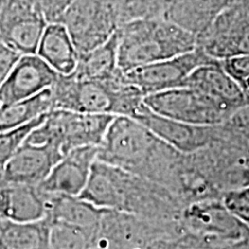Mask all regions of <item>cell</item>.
<instances>
[{"label": "cell", "mask_w": 249, "mask_h": 249, "mask_svg": "<svg viewBox=\"0 0 249 249\" xmlns=\"http://www.w3.org/2000/svg\"><path fill=\"white\" fill-rule=\"evenodd\" d=\"M20 57L21 54H18V52L13 51L0 42V86L4 82L6 76L8 75V73L12 71V68L17 64Z\"/></svg>", "instance_id": "obj_29"}, {"label": "cell", "mask_w": 249, "mask_h": 249, "mask_svg": "<svg viewBox=\"0 0 249 249\" xmlns=\"http://www.w3.org/2000/svg\"><path fill=\"white\" fill-rule=\"evenodd\" d=\"M81 53L107 42L124 24L123 0H74L59 20Z\"/></svg>", "instance_id": "obj_7"}, {"label": "cell", "mask_w": 249, "mask_h": 249, "mask_svg": "<svg viewBox=\"0 0 249 249\" xmlns=\"http://www.w3.org/2000/svg\"><path fill=\"white\" fill-rule=\"evenodd\" d=\"M79 197L101 209L134 214L164 225L178 224L185 208L163 186L97 160Z\"/></svg>", "instance_id": "obj_1"}, {"label": "cell", "mask_w": 249, "mask_h": 249, "mask_svg": "<svg viewBox=\"0 0 249 249\" xmlns=\"http://www.w3.org/2000/svg\"><path fill=\"white\" fill-rule=\"evenodd\" d=\"M198 48L214 60L249 54V0H239L196 36Z\"/></svg>", "instance_id": "obj_9"}, {"label": "cell", "mask_w": 249, "mask_h": 249, "mask_svg": "<svg viewBox=\"0 0 249 249\" xmlns=\"http://www.w3.org/2000/svg\"><path fill=\"white\" fill-rule=\"evenodd\" d=\"M182 234L220 248H238L249 241V230L227 210L222 198L187 204L179 218Z\"/></svg>", "instance_id": "obj_6"}, {"label": "cell", "mask_w": 249, "mask_h": 249, "mask_svg": "<svg viewBox=\"0 0 249 249\" xmlns=\"http://www.w3.org/2000/svg\"><path fill=\"white\" fill-rule=\"evenodd\" d=\"M48 21L27 0L0 5V42L18 54H36Z\"/></svg>", "instance_id": "obj_11"}, {"label": "cell", "mask_w": 249, "mask_h": 249, "mask_svg": "<svg viewBox=\"0 0 249 249\" xmlns=\"http://www.w3.org/2000/svg\"><path fill=\"white\" fill-rule=\"evenodd\" d=\"M44 197L46 201L45 218L49 222L71 224L82 229L92 230L97 225L103 211L105 210L95 207L79 196L44 195Z\"/></svg>", "instance_id": "obj_20"}, {"label": "cell", "mask_w": 249, "mask_h": 249, "mask_svg": "<svg viewBox=\"0 0 249 249\" xmlns=\"http://www.w3.org/2000/svg\"><path fill=\"white\" fill-rule=\"evenodd\" d=\"M118 35L117 33L107 42L86 53L79 54L75 70L71 74L79 79L112 80L118 76Z\"/></svg>", "instance_id": "obj_21"}, {"label": "cell", "mask_w": 249, "mask_h": 249, "mask_svg": "<svg viewBox=\"0 0 249 249\" xmlns=\"http://www.w3.org/2000/svg\"><path fill=\"white\" fill-rule=\"evenodd\" d=\"M61 158L54 149L48 145L23 142L6 165L0 180L18 185L38 186Z\"/></svg>", "instance_id": "obj_15"}, {"label": "cell", "mask_w": 249, "mask_h": 249, "mask_svg": "<svg viewBox=\"0 0 249 249\" xmlns=\"http://www.w3.org/2000/svg\"><path fill=\"white\" fill-rule=\"evenodd\" d=\"M113 116L91 114L68 110H52L24 142L48 145L61 157L82 147H99Z\"/></svg>", "instance_id": "obj_5"}, {"label": "cell", "mask_w": 249, "mask_h": 249, "mask_svg": "<svg viewBox=\"0 0 249 249\" xmlns=\"http://www.w3.org/2000/svg\"><path fill=\"white\" fill-rule=\"evenodd\" d=\"M51 90L53 110L133 118L144 104L143 93L124 80L121 71L107 81L59 74Z\"/></svg>", "instance_id": "obj_3"}, {"label": "cell", "mask_w": 249, "mask_h": 249, "mask_svg": "<svg viewBox=\"0 0 249 249\" xmlns=\"http://www.w3.org/2000/svg\"><path fill=\"white\" fill-rule=\"evenodd\" d=\"M171 0H123L124 24L135 20L164 18Z\"/></svg>", "instance_id": "obj_25"}, {"label": "cell", "mask_w": 249, "mask_h": 249, "mask_svg": "<svg viewBox=\"0 0 249 249\" xmlns=\"http://www.w3.org/2000/svg\"><path fill=\"white\" fill-rule=\"evenodd\" d=\"M183 156L134 118L118 116L99 144L97 160L163 186L177 196Z\"/></svg>", "instance_id": "obj_2"}, {"label": "cell", "mask_w": 249, "mask_h": 249, "mask_svg": "<svg viewBox=\"0 0 249 249\" xmlns=\"http://www.w3.org/2000/svg\"><path fill=\"white\" fill-rule=\"evenodd\" d=\"M117 35L118 68L124 73L196 49V36L164 18L130 21Z\"/></svg>", "instance_id": "obj_4"}, {"label": "cell", "mask_w": 249, "mask_h": 249, "mask_svg": "<svg viewBox=\"0 0 249 249\" xmlns=\"http://www.w3.org/2000/svg\"><path fill=\"white\" fill-rule=\"evenodd\" d=\"M185 87L204 92L231 116L240 108L249 107L244 90L223 70L219 61L196 68L188 76Z\"/></svg>", "instance_id": "obj_16"}, {"label": "cell", "mask_w": 249, "mask_h": 249, "mask_svg": "<svg viewBox=\"0 0 249 249\" xmlns=\"http://www.w3.org/2000/svg\"><path fill=\"white\" fill-rule=\"evenodd\" d=\"M161 141L185 155L209 145L217 135V126H194L165 118L152 112L144 104L133 117Z\"/></svg>", "instance_id": "obj_12"}, {"label": "cell", "mask_w": 249, "mask_h": 249, "mask_svg": "<svg viewBox=\"0 0 249 249\" xmlns=\"http://www.w3.org/2000/svg\"><path fill=\"white\" fill-rule=\"evenodd\" d=\"M45 217L46 201L38 187L0 180V218L17 223H31Z\"/></svg>", "instance_id": "obj_17"}, {"label": "cell", "mask_w": 249, "mask_h": 249, "mask_svg": "<svg viewBox=\"0 0 249 249\" xmlns=\"http://www.w3.org/2000/svg\"><path fill=\"white\" fill-rule=\"evenodd\" d=\"M59 74L37 54L18 58L0 86V104H12L51 88Z\"/></svg>", "instance_id": "obj_13"}, {"label": "cell", "mask_w": 249, "mask_h": 249, "mask_svg": "<svg viewBox=\"0 0 249 249\" xmlns=\"http://www.w3.org/2000/svg\"><path fill=\"white\" fill-rule=\"evenodd\" d=\"M48 249H89L91 230L49 222Z\"/></svg>", "instance_id": "obj_23"}, {"label": "cell", "mask_w": 249, "mask_h": 249, "mask_svg": "<svg viewBox=\"0 0 249 249\" xmlns=\"http://www.w3.org/2000/svg\"><path fill=\"white\" fill-rule=\"evenodd\" d=\"M213 62L217 60L196 48L187 53L123 73L124 80L136 87L145 97L151 93L185 87L188 76L196 68Z\"/></svg>", "instance_id": "obj_10"}, {"label": "cell", "mask_w": 249, "mask_h": 249, "mask_svg": "<svg viewBox=\"0 0 249 249\" xmlns=\"http://www.w3.org/2000/svg\"><path fill=\"white\" fill-rule=\"evenodd\" d=\"M143 103L160 116L194 126H218L231 117L213 98L191 87L151 93Z\"/></svg>", "instance_id": "obj_8"}, {"label": "cell", "mask_w": 249, "mask_h": 249, "mask_svg": "<svg viewBox=\"0 0 249 249\" xmlns=\"http://www.w3.org/2000/svg\"><path fill=\"white\" fill-rule=\"evenodd\" d=\"M36 54L60 75H70L75 70L79 52L62 23H49L40 38Z\"/></svg>", "instance_id": "obj_19"}, {"label": "cell", "mask_w": 249, "mask_h": 249, "mask_svg": "<svg viewBox=\"0 0 249 249\" xmlns=\"http://www.w3.org/2000/svg\"><path fill=\"white\" fill-rule=\"evenodd\" d=\"M0 107H1V104H0Z\"/></svg>", "instance_id": "obj_30"}, {"label": "cell", "mask_w": 249, "mask_h": 249, "mask_svg": "<svg viewBox=\"0 0 249 249\" xmlns=\"http://www.w3.org/2000/svg\"><path fill=\"white\" fill-rule=\"evenodd\" d=\"M98 147H82L68 152L52 167L49 176L39 183L44 195L79 196L88 181Z\"/></svg>", "instance_id": "obj_14"}, {"label": "cell", "mask_w": 249, "mask_h": 249, "mask_svg": "<svg viewBox=\"0 0 249 249\" xmlns=\"http://www.w3.org/2000/svg\"><path fill=\"white\" fill-rule=\"evenodd\" d=\"M222 201L227 210L249 230V186L225 193Z\"/></svg>", "instance_id": "obj_26"}, {"label": "cell", "mask_w": 249, "mask_h": 249, "mask_svg": "<svg viewBox=\"0 0 249 249\" xmlns=\"http://www.w3.org/2000/svg\"><path fill=\"white\" fill-rule=\"evenodd\" d=\"M236 1L239 0H171L164 18L197 36Z\"/></svg>", "instance_id": "obj_18"}, {"label": "cell", "mask_w": 249, "mask_h": 249, "mask_svg": "<svg viewBox=\"0 0 249 249\" xmlns=\"http://www.w3.org/2000/svg\"><path fill=\"white\" fill-rule=\"evenodd\" d=\"M42 13L48 23L59 22L62 14L74 0H27Z\"/></svg>", "instance_id": "obj_27"}, {"label": "cell", "mask_w": 249, "mask_h": 249, "mask_svg": "<svg viewBox=\"0 0 249 249\" xmlns=\"http://www.w3.org/2000/svg\"><path fill=\"white\" fill-rule=\"evenodd\" d=\"M53 110L51 88L33 97L0 107V132L23 126Z\"/></svg>", "instance_id": "obj_22"}, {"label": "cell", "mask_w": 249, "mask_h": 249, "mask_svg": "<svg viewBox=\"0 0 249 249\" xmlns=\"http://www.w3.org/2000/svg\"><path fill=\"white\" fill-rule=\"evenodd\" d=\"M46 116L48 113L18 128L0 132V178L4 173L6 165L18 151V149L21 147L29 133L37 126H39L44 121Z\"/></svg>", "instance_id": "obj_24"}, {"label": "cell", "mask_w": 249, "mask_h": 249, "mask_svg": "<svg viewBox=\"0 0 249 249\" xmlns=\"http://www.w3.org/2000/svg\"><path fill=\"white\" fill-rule=\"evenodd\" d=\"M219 64L240 87L249 77V54L224 59L219 61Z\"/></svg>", "instance_id": "obj_28"}]
</instances>
